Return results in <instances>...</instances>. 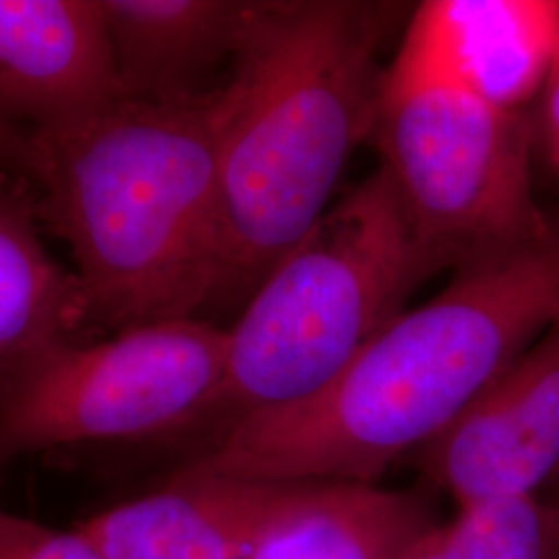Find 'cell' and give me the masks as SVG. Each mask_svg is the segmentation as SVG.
<instances>
[{"instance_id":"cell-15","label":"cell","mask_w":559,"mask_h":559,"mask_svg":"<svg viewBox=\"0 0 559 559\" xmlns=\"http://www.w3.org/2000/svg\"><path fill=\"white\" fill-rule=\"evenodd\" d=\"M533 141L559 179V44L539 96L531 108Z\"/></svg>"},{"instance_id":"cell-13","label":"cell","mask_w":559,"mask_h":559,"mask_svg":"<svg viewBox=\"0 0 559 559\" xmlns=\"http://www.w3.org/2000/svg\"><path fill=\"white\" fill-rule=\"evenodd\" d=\"M406 559H559V508L535 496L462 506L436 524Z\"/></svg>"},{"instance_id":"cell-10","label":"cell","mask_w":559,"mask_h":559,"mask_svg":"<svg viewBox=\"0 0 559 559\" xmlns=\"http://www.w3.org/2000/svg\"><path fill=\"white\" fill-rule=\"evenodd\" d=\"M411 21L483 100L531 112L559 44V0H427Z\"/></svg>"},{"instance_id":"cell-11","label":"cell","mask_w":559,"mask_h":559,"mask_svg":"<svg viewBox=\"0 0 559 559\" xmlns=\"http://www.w3.org/2000/svg\"><path fill=\"white\" fill-rule=\"evenodd\" d=\"M433 526L415 493L316 480L299 510L245 559H406Z\"/></svg>"},{"instance_id":"cell-5","label":"cell","mask_w":559,"mask_h":559,"mask_svg":"<svg viewBox=\"0 0 559 559\" xmlns=\"http://www.w3.org/2000/svg\"><path fill=\"white\" fill-rule=\"evenodd\" d=\"M226 328L152 321L83 344L46 340L0 365V462L185 433L218 385Z\"/></svg>"},{"instance_id":"cell-14","label":"cell","mask_w":559,"mask_h":559,"mask_svg":"<svg viewBox=\"0 0 559 559\" xmlns=\"http://www.w3.org/2000/svg\"><path fill=\"white\" fill-rule=\"evenodd\" d=\"M0 559H100L80 528L60 531L0 508Z\"/></svg>"},{"instance_id":"cell-2","label":"cell","mask_w":559,"mask_h":559,"mask_svg":"<svg viewBox=\"0 0 559 559\" xmlns=\"http://www.w3.org/2000/svg\"><path fill=\"white\" fill-rule=\"evenodd\" d=\"M34 140L38 216L71 251L87 320L124 330L216 300V92L120 100Z\"/></svg>"},{"instance_id":"cell-6","label":"cell","mask_w":559,"mask_h":559,"mask_svg":"<svg viewBox=\"0 0 559 559\" xmlns=\"http://www.w3.org/2000/svg\"><path fill=\"white\" fill-rule=\"evenodd\" d=\"M460 508L535 496L559 475V320L415 452Z\"/></svg>"},{"instance_id":"cell-3","label":"cell","mask_w":559,"mask_h":559,"mask_svg":"<svg viewBox=\"0 0 559 559\" xmlns=\"http://www.w3.org/2000/svg\"><path fill=\"white\" fill-rule=\"evenodd\" d=\"M441 274L378 166L265 274L233 328L221 380L185 433L313 396Z\"/></svg>"},{"instance_id":"cell-8","label":"cell","mask_w":559,"mask_h":559,"mask_svg":"<svg viewBox=\"0 0 559 559\" xmlns=\"http://www.w3.org/2000/svg\"><path fill=\"white\" fill-rule=\"evenodd\" d=\"M122 100L98 0H0V115L32 135Z\"/></svg>"},{"instance_id":"cell-9","label":"cell","mask_w":559,"mask_h":559,"mask_svg":"<svg viewBox=\"0 0 559 559\" xmlns=\"http://www.w3.org/2000/svg\"><path fill=\"white\" fill-rule=\"evenodd\" d=\"M122 100L182 104L233 67L251 0H98Z\"/></svg>"},{"instance_id":"cell-7","label":"cell","mask_w":559,"mask_h":559,"mask_svg":"<svg viewBox=\"0 0 559 559\" xmlns=\"http://www.w3.org/2000/svg\"><path fill=\"white\" fill-rule=\"evenodd\" d=\"M313 485L179 468L160 489L78 528L100 559H245L299 510Z\"/></svg>"},{"instance_id":"cell-17","label":"cell","mask_w":559,"mask_h":559,"mask_svg":"<svg viewBox=\"0 0 559 559\" xmlns=\"http://www.w3.org/2000/svg\"><path fill=\"white\" fill-rule=\"evenodd\" d=\"M558 477H559V475H558ZM558 508H559V503H558Z\"/></svg>"},{"instance_id":"cell-16","label":"cell","mask_w":559,"mask_h":559,"mask_svg":"<svg viewBox=\"0 0 559 559\" xmlns=\"http://www.w3.org/2000/svg\"><path fill=\"white\" fill-rule=\"evenodd\" d=\"M38 168L36 140L29 131L0 115V179L34 187Z\"/></svg>"},{"instance_id":"cell-12","label":"cell","mask_w":559,"mask_h":559,"mask_svg":"<svg viewBox=\"0 0 559 559\" xmlns=\"http://www.w3.org/2000/svg\"><path fill=\"white\" fill-rule=\"evenodd\" d=\"M38 222L27 189L0 179V365L87 321L78 280L50 255Z\"/></svg>"},{"instance_id":"cell-1","label":"cell","mask_w":559,"mask_h":559,"mask_svg":"<svg viewBox=\"0 0 559 559\" xmlns=\"http://www.w3.org/2000/svg\"><path fill=\"white\" fill-rule=\"evenodd\" d=\"M411 11L383 0H251L216 90V300L249 299L330 210L371 138L385 41Z\"/></svg>"},{"instance_id":"cell-4","label":"cell","mask_w":559,"mask_h":559,"mask_svg":"<svg viewBox=\"0 0 559 559\" xmlns=\"http://www.w3.org/2000/svg\"><path fill=\"white\" fill-rule=\"evenodd\" d=\"M369 141L441 272L514 251L549 226L531 180V112L468 90L411 17L383 69Z\"/></svg>"}]
</instances>
